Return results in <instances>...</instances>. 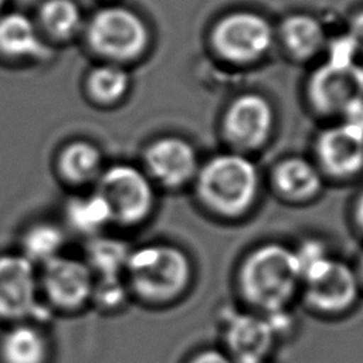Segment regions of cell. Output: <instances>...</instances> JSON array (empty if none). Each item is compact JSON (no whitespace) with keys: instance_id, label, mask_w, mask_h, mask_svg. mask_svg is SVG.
<instances>
[{"instance_id":"obj_1","label":"cell","mask_w":363,"mask_h":363,"mask_svg":"<svg viewBox=\"0 0 363 363\" xmlns=\"http://www.w3.org/2000/svg\"><path fill=\"white\" fill-rule=\"evenodd\" d=\"M79 40L98 62L126 67L147 52L152 34L138 11L118 3H105L85 17Z\"/></svg>"},{"instance_id":"obj_2","label":"cell","mask_w":363,"mask_h":363,"mask_svg":"<svg viewBox=\"0 0 363 363\" xmlns=\"http://www.w3.org/2000/svg\"><path fill=\"white\" fill-rule=\"evenodd\" d=\"M199 200L221 217H240L255 203L259 174L255 163L238 152L211 156L194 177Z\"/></svg>"},{"instance_id":"obj_3","label":"cell","mask_w":363,"mask_h":363,"mask_svg":"<svg viewBox=\"0 0 363 363\" xmlns=\"http://www.w3.org/2000/svg\"><path fill=\"white\" fill-rule=\"evenodd\" d=\"M240 281L251 303L268 313L284 309L301 281L295 252L278 242L255 248L241 267Z\"/></svg>"},{"instance_id":"obj_4","label":"cell","mask_w":363,"mask_h":363,"mask_svg":"<svg viewBox=\"0 0 363 363\" xmlns=\"http://www.w3.org/2000/svg\"><path fill=\"white\" fill-rule=\"evenodd\" d=\"M125 272L130 288L139 296L164 301L183 292L191 277V265L182 250L150 244L130 251Z\"/></svg>"},{"instance_id":"obj_5","label":"cell","mask_w":363,"mask_h":363,"mask_svg":"<svg viewBox=\"0 0 363 363\" xmlns=\"http://www.w3.org/2000/svg\"><path fill=\"white\" fill-rule=\"evenodd\" d=\"M94 189L108 204L112 225H139L155 208V184L142 167L132 163L106 164Z\"/></svg>"},{"instance_id":"obj_6","label":"cell","mask_w":363,"mask_h":363,"mask_svg":"<svg viewBox=\"0 0 363 363\" xmlns=\"http://www.w3.org/2000/svg\"><path fill=\"white\" fill-rule=\"evenodd\" d=\"M210 45L217 57L230 64H251L271 48L274 28L252 10H234L221 16L210 30Z\"/></svg>"},{"instance_id":"obj_7","label":"cell","mask_w":363,"mask_h":363,"mask_svg":"<svg viewBox=\"0 0 363 363\" xmlns=\"http://www.w3.org/2000/svg\"><path fill=\"white\" fill-rule=\"evenodd\" d=\"M38 271L21 252L0 254V319L43 318Z\"/></svg>"},{"instance_id":"obj_8","label":"cell","mask_w":363,"mask_h":363,"mask_svg":"<svg viewBox=\"0 0 363 363\" xmlns=\"http://www.w3.org/2000/svg\"><path fill=\"white\" fill-rule=\"evenodd\" d=\"M274 123L275 112L271 102L258 92H244L227 105L221 132L231 147L241 152L255 150L271 138Z\"/></svg>"},{"instance_id":"obj_9","label":"cell","mask_w":363,"mask_h":363,"mask_svg":"<svg viewBox=\"0 0 363 363\" xmlns=\"http://www.w3.org/2000/svg\"><path fill=\"white\" fill-rule=\"evenodd\" d=\"M306 98L315 112L323 116L343 115L363 98V67L323 62L306 81Z\"/></svg>"},{"instance_id":"obj_10","label":"cell","mask_w":363,"mask_h":363,"mask_svg":"<svg viewBox=\"0 0 363 363\" xmlns=\"http://www.w3.org/2000/svg\"><path fill=\"white\" fill-rule=\"evenodd\" d=\"M38 284L51 308L78 311L91 302L94 274L84 259L61 254L41 265Z\"/></svg>"},{"instance_id":"obj_11","label":"cell","mask_w":363,"mask_h":363,"mask_svg":"<svg viewBox=\"0 0 363 363\" xmlns=\"http://www.w3.org/2000/svg\"><path fill=\"white\" fill-rule=\"evenodd\" d=\"M200 167L194 146L184 138L164 135L146 145L142 169L153 184L177 189L194 180Z\"/></svg>"},{"instance_id":"obj_12","label":"cell","mask_w":363,"mask_h":363,"mask_svg":"<svg viewBox=\"0 0 363 363\" xmlns=\"http://www.w3.org/2000/svg\"><path fill=\"white\" fill-rule=\"evenodd\" d=\"M55 48L41 35L33 16L20 10L0 13V61L6 64H47Z\"/></svg>"},{"instance_id":"obj_13","label":"cell","mask_w":363,"mask_h":363,"mask_svg":"<svg viewBox=\"0 0 363 363\" xmlns=\"http://www.w3.org/2000/svg\"><path fill=\"white\" fill-rule=\"evenodd\" d=\"M318 169L335 179H349L363 170V130L347 123L325 128L315 140Z\"/></svg>"},{"instance_id":"obj_14","label":"cell","mask_w":363,"mask_h":363,"mask_svg":"<svg viewBox=\"0 0 363 363\" xmlns=\"http://www.w3.org/2000/svg\"><path fill=\"white\" fill-rule=\"evenodd\" d=\"M306 298L319 311L339 312L352 306L359 294V281L353 269L329 258L303 278Z\"/></svg>"},{"instance_id":"obj_15","label":"cell","mask_w":363,"mask_h":363,"mask_svg":"<svg viewBox=\"0 0 363 363\" xmlns=\"http://www.w3.org/2000/svg\"><path fill=\"white\" fill-rule=\"evenodd\" d=\"M102 149L85 138L64 142L55 152L52 169L64 186L72 191L92 189L105 164Z\"/></svg>"},{"instance_id":"obj_16","label":"cell","mask_w":363,"mask_h":363,"mask_svg":"<svg viewBox=\"0 0 363 363\" xmlns=\"http://www.w3.org/2000/svg\"><path fill=\"white\" fill-rule=\"evenodd\" d=\"M275 333L267 318L235 313L227 322L225 339L234 363H264L272 347Z\"/></svg>"},{"instance_id":"obj_17","label":"cell","mask_w":363,"mask_h":363,"mask_svg":"<svg viewBox=\"0 0 363 363\" xmlns=\"http://www.w3.org/2000/svg\"><path fill=\"white\" fill-rule=\"evenodd\" d=\"M85 17L77 0H41L33 16L41 35L54 48L79 38Z\"/></svg>"},{"instance_id":"obj_18","label":"cell","mask_w":363,"mask_h":363,"mask_svg":"<svg viewBox=\"0 0 363 363\" xmlns=\"http://www.w3.org/2000/svg\"><path fill=\"white\" fill-rule=\"evenodd\" d=\"M132 78L126 67L95 62L82 77V94L96 108L119 105L129 94Z\"/></svg>"},{"instance_id":"obj_19","label":"cell","mask_w":363,"mask_h":363,"mask_svg":"<svg viewBox=\"0 0 363 363\" xmlns=\"http://www.w3.org/2000/svg\"><path fill=\"white\" fill-rule=\"evenodd\" d=\"M272 184L285 199L303 201L319 194L323 186L322 172L302 156H288L272 169Z\"/></svg>"},{"instance_id":"obj_20","label":"cell","mask_w":363,"mask_h":363,"mask_svg":"<svg viewBox=\"0 0 363 363\" xmlns=\"http://www.w3.org/2000/svg\"><path fill=\"white\" fill-rule=\"evenodd\" d=\"M62 216L67 228L86 238L99 235L112 225L109 207L94 187L72 191L64 201Z\"/></svg>"},{"instance_id":"obj_21","label":"cell","mask_w":363,"mask_h":363,"mask_svg":"<svg viewBox=\"0 0 363 363\" xmlns=\"http://www.w3.org/2000/svg\"><path fill=\"white\" fill-rule=\"evenodd\" d=\"M279 38L285 51L295 60H311L328 43L322 21L309 13L288 14L279 24Z\"/></svg>"},{"instance_id":"obj_22","label":"cell","mask_w":363,"mask_h":363,"mask_svg":"<svg viewBox=\"0 0 363 363\" xmlns=\"http://www.w3.org/2000/svg\"><path fill=\"white\" fill-rule=\"evenodd\" d=\"M48 356V339L35 325L16 323L0 339L3 363H47Z\"/></svg>"},{"instance_id":"obj_23","label":"cell","mask_w":363,"mask_h":363,"mask_svg":"<svg viewBox=\"0 0 363 363\" xmlns=\"http://www.w3.org/2000/svg\"><path fill=\"white\" fill-rule=\"evenodd\" d=\"M65 240L64 225L51 220H37L23 231L20 252L34 265H43L62 254Z\"/></svg>"},{"instance_id":"obj_24","label":"cell","mask_w":363,"mask_h":363,"mask_svg":"<svg viewBox=\"0 0 363 363\" xmlns=\"http://www.w3.org/2000/svg\"><path fill=\"white\" fill-rule=\"evenodd\" d=\"M130 251L118 238L104 234L88 238L84 261L91 268L94 278L122 277Z\"/></svg>"},{"instance_id":"obj_25","label":"cell","mask_w":363,"mask_h":363,"mask_svg":"<svg viewBox=\"0 0 363 363\" xmlns=\"http://www.w3.org/2000/svg\"><path fill=\"white\" fill-rule=\"evenodd\" d=\"M125 299V285L121 277L115 278H94V289L91 301L101 308H118Z\"/></svg>"},{"instance_id":"obj_26","label":"cell","mask_w":363,"mask_h":363,"mask_svg":"<svg viewBox=\"0 0 363 363\" xmlns=\"http://www.w3.org/2000/svg\"><path fill=\"white\" fill-rule=\"evenodd\" d=\"M296 262L301 272V279H303L313 269L326 262L330 257L328 255L326 247L318 240H306L301 244L298 250L294 251Z\"/></svg>"},{"instance_id":"obj_27","label":"cell","mask_w":363,"mask_h":363,"mask_svg":"<svg viewBox=\"0 0 363 363\" xmlns=\"http://www.w3.org/2000/svg\"><path fill=\"white\" fill-rule=\"evenodd\" d=\"M328 48V60L326 62L330 64H337V65H347V64H354V57L356 52L359 51L360 45L359 43L349 34L345 33L332 41L326 43Z\"/></svg>"},{"instance_id":"obj_28","label":"cell","mask_w":363,"mask_h":363,"mask_svg":"<svg viewBox=\"0 0 363 363\" xmlns=\"http://www.w3.org/2000/svg\"><path fill=\"white\" fill-rule=\"evenodd\" d=\"M343 122H347L363 130V98L352 104L342 115Z\"/></svg>"},{"instance_id":"obj_29","label":"cell","mask_w":363,"mask_h":363,"mask_svg":"<svg viewBox=\"0 0 363 363\" xmlns=\"http://www.w3.org/2000/svg\"><path fill=\"white\" fill-rule=\"evenodd\" d=\"M190 363H234V360L218 350L210 349L196 354Z\"/></svg>"},{"instance_id":"obj_30","label":"cell","mask_w":363,"mask_h":363,"mask_svg":"<svg viewBox=\"0 0 363 363\" xmlns=\"http://www.w3.org/2000/svg\"><path fill=\"white\" fill-rule=\"evenodd\" d=\"M360 45L363 47V7L356 10L349 21V31H347Z\"/></svg>"},{"instance_id":"obj_31","label":"cell","mask_w":363,"mask_h":363,"mask_svg":"<svg viewBox=\"0 0 363 363\" xmlns=\"http://www.w3.org/2000/svg\"><path fill=\"white\" fill-rule=\"evenodd\" d=\"M353 214H354L356 224H357L359 228L363 231V191L359 194V197H357V200H356V203H354Z\"/></svg>"},{"instance_id":"obj_32","label":"cell","mask_w":363,"mask_h":363,"mask_svg":"<svg viewBox=\"0 0 363 363\" xmlns=\"http://www.w3.org/2000/svg\"><path fill=\"white\" fill-rule=\"evenodd\" d=\"M6 4H7V0H0V13L6 10Z\"/></svg>"},{"instance_id":"obj_33","label":"cell","mask_w":363,"mask_h":363,"mask_svg":"<svg viewBox=\"0 0 363 363\" xmlns=\"http://www.w3.org/2000/svg\"><path fill=\"white\" fill-rule=\"evenodd\" d=\"M360 271H362V278H363V257L360 259Z\"/></svg>"},{"instance_id":"obj_34","label":"cell","mask_w":363,"mask_h":363,"mask_svg":"<svg viewBox=\"0 0 363 363\" xmlns=\"http://www.w3.org/2000/svg\"><path fill=\"white\" fill-rule=\"evenodd\" d=\"M99 1H102L105 4V3H113L115 0H99Z\"/></svg>"}]
</instances>
